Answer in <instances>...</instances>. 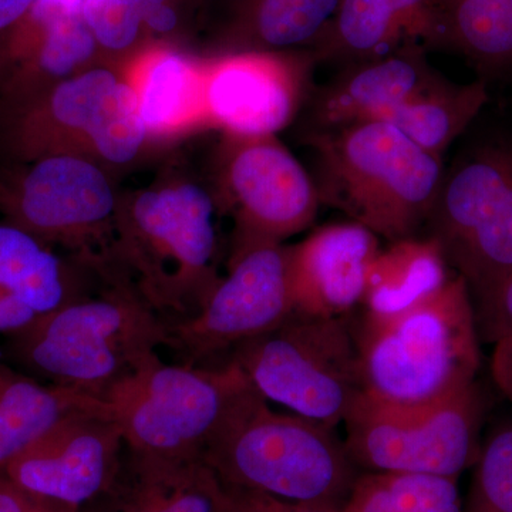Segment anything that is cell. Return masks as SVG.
I'll return each instance as SVG.
<instances>
[{"instance_id":"obj_1","label":"cell","mask_w":512,"mask_h":512,"mask_svg":"<svg viewBox=\"0 0 512 512\" xmlns=\"http://www.w3.org/2000/svg\"><path fill=\"white\" fill-rule=\"evenodd\" d=\"M353 332L365 393L380 402L426 406L476 383L480 335L463 276L400 311H366Z\"/></svg>"},{"instance_id":"obj_2","label":"cell","mask_w":512,"mask_h":512,"mask_svg":"<svg viewBox=\"0 0 512 512\" xmlns=\"http://www.w3.org/2000/svg\"><path fill=\"white\" fill-rule=\"evenodd\" d=\"M214 197L194 183L120 202L107 276L127 282L167 322L197 315L220 284Z\"/></svg>"},{"instance_id":"obj_3","label":"cell","mask_w":512,"mask_h":512,"mask_svg":"<svg viewBox=\"0 0 512 512\" xmlns=\"http://www.w3.org/2000/svg\"><path fill=\"white\" fill-rule=\"evenodd\" d=\"M3 336L10 365L40 382L99 397L146 357L168 345V322L133 286L104 282Z\"/></svg>"},{"instance_id":"obj_4","label":"cell","mask_w":512,"mask_h":512,"mask_svg":"<svg viewBox=\"0 0 512 512\" xmlns=\"http://www.w3.org/2000/svg\"><path fill=\"white\" fill-rule=\"evenodd\" d=\"M202 461L225 487L336 510L360 474L335 429L275 412L254 386L222 420Z\"/></svg>"},{"instance_id":"obj_5","label":"cell","mask_w":512,"mask_h":512,"mask_svg":"<svg viewBox=\"0 0 512 512\" xmlns=\"http://www.w3.org/2000/svg\"><path fill=\"white\" fill-rule=\"evenodd\" d=\"M320 204L390 242L416 237L429 221L444 170L441 157L382 120L311 134Z\"/></svg>"},{"instance_id":"obj_6","label":"cell","mask_w":512,"mask_h":512,"mask_svg":"<svg viewBox=\"0 0 512 512\" xmlns=\"http://www.w3.org/2000/svg\"><path fill=\"white\" fill-rule=\"evenodd\" d=\"M252 384L234 362L170 365L158 353L111 384L99 399L119 424L128 450L164 460L202 453Z\"/></svg>"},{"instance_id":"obj_7","label":"cell","mask_w":512,"mask_h":512,"mask_svg":"<svg viewBox=\"0 0 512 512\" xmlns=\"http://www.w3.org/2000/svg\"><path fill=\"white\" fill-rule=\"evenodd\" d=\"M148 140L124 73L87 67L26 99L0 101V146L22 161L73 153L76 143L110 164H127Z\"/></svg>"},{"instance_id":"obj_8","label":"cell","mask_w":512,"mask_h":512,"mask_svg":"<svg viewBox=\"0 0 512 512\" xmlns=\"http://www.w3.org/2000/svg\"><path fill=\"white\" fill-rule=\"evenodd\" d=\"M231 352V362L264 399L332 429L365 393L355 332L343 318L293 312Z\"/></svg>"},{"instance_id":"obj_9","label":"cell","mask_w":512,"mask_h":512,"mask_svg":"<svg viewBox=\"0 0 512 512\" xmlns=\"http://www.w3.org/2000/svg\"><path fill=\"white\" fill-rule=\"evenodd\" d=\"M483 413L476 383L426 406H396L363 393L343 421V443L357 470L457 480L480 454Z\"/></svg>"},{"instance_id":"obj_10","label":"cell","mask_w":512,"mask_h":512,"mask_svg":"<svg viewBox=\"0 0 512 512\" xmlns=\"http://www.w3.org/2000/svg\"><path fill=\"white\" fill-rule=\"evenodd\" d=\"M0 180L6 224L43 244H60L103 275L109 266L120 201L106 173L90 158L57 153L29 161Z\"/></svg>"},{"instance_id":"obj_11","label":"cell","mask_w":512,"mask_h":512,"mask_svg":"<svg viewBox=\"0 0 512 512\" xmlns=\"http://www.w3.org/2000/svg\"><path fill=\"white\" fill-rule=\"evenodd\" d=\"M429 238L476 302L512 271V143L474 148L444 173Z\"/></svg>"},{"instance_id":"obj_12","label":"cell","mask_w":512,"mask_h":512,"mask_svg":"<svg viewBox=\"0 0 512 512\" xmlns=\"http://www.w3.org/2000/svg\"><path fill=\"white\" fill-rule=\"evenodd\" d=\"M218 180V202L235 222L231 258L305 231L322 205L311 175L275 136H227Z\"/></svg>"},{"instance_id":"obj_13","label":"cell","mask_w":512,"mask_h":512,"mask_svg":"<svg viewBox=\"0 0 512 512\" xmlns=\"http://www.w3.org/2000/svg\"><path fill=\"white\" fill-rule=\"evenodd\" d=\"M293 313L289 247L264 244L229 258L221 278L197 315L168 322V345L184 365H198L265 335Z\"/></svg>"},{"instance_id":"obj_14","label":"cell","mask_w":512,"mask_h":512,"mask_svg":"<svg viewBox=\"0 0 512 512\" xmlns=\"http://www.w3.org/2000/svg\"><path fill=\"white\" fill-rule=\"evenodd\" d=\"M124 451L119 424L92 397L64 414L3 474L36 497L84 512L110 490Z\"/></svg>"},{"instance_id":"obj_15","label":"cell","mask_w":512,"mask_h":512,"mask_svg":"<svg viewBox=\"0 0 512 512\" xmlns=\"http://www.w3.org/2000/svg\"><path fill=\"white\" fill-rule=\"evenodd\" d=\"M316 63L309 49L238 50L205 60L208 124L227 136H275L311 97Z\"/></svg>"},{"instance_id":"obj_16","label":"cell","mask_w":512,"mask_h":512,"mask_svg":"<svg viewBox=\"0 0 512 512\" xmlns=\"http://www.w3.org/2000/svg\"><path fill=\"white\" fill-rule=\"evenodd\" d=\"M379 251V237L355 221L325 225L289 247L293 312L343 318L363 303Z\"/></svg>"},{"instance_id":"obj_17","label":"cell","mask_w":512,"mask_h":512,"mask_svg":"<svg viewBox=\"0 0 512 512\" xmlns=\"http://www.w3.org/2000/svg\"><path fill=\"white\" fill-rule=\"evenodd\" d=\"M342 67L345 69L335 79L309 97L312 133L373 119L440 77L427 62L426 47L417 42Z\"/></svg>"},{"instance_id":"obj_18","label":"cell","mask_w":512,"mask_h":512,"mask_svg":"<svg viewBox=\"0 0 512 512\" xmlns=\"http://www.w3.org/2000/svg\"><path fill=\"white\" fill-rule=\"evenodd\" d=\"M84 512H232V503L204 461L164 460L126 447L110 490Z\"/></svg>"},{"instance_id":"obj_19","label":"cell","mask_w":512,"mask_h":512,"mask_svg":"<svg viewBox=\"0 0 512 512\" xmlns=\"http://www.w3.org/2000/svg\"><path fill=\"white\" fill-rule=\"evenodd\" d=\"M437 0H340L311 52L318 63L346 66L387 55L406 43L426 47Z\"/></svg>"},{"instance_id":"obj_20","label":"cell","mask_w":512,"mask_h":512,"mask_svg":"<svg viewBox=\"0 0 512 512\" xmlns=\"http://www.w3.org/2000/svg\"><path fill=\"white\" fill-rule=\"evenodd\" d=\"M123 73L136 93L148 138L181 136L207 126L205 62L153 45L134 56Z\"/></svg>"},{"instance_id":"obj_21","label":"cell","mask_w":512,"mask_h":512,"mask_svg":"<svg viewBox=\"0 0 512 512\" xmlns=\"http://www.w3.org/2000/svg\"><path fill=\"white\" fill-rule=\"evenodd\" d=\"M487 100L484 80L457 84L440 76L416 96L380 111L370 120L392 124L416 146L443 157L451 143L473 123Z\"/></svg>"},{"instance_id":"obj_22","label":"cell","mask_w":512,"mask_h":512,"mask_svg":"<svg viewBox=\"0 0 512 512\" xmlns=\"http://www.w3.org/2000/svg\"><path fill=\"white\" fill-rule=\"evenodd\" d=\"M427 47L460 53L485 72L512 67V0H437Z\"/></svg>"},{"instance_id":"obj_23","label":"cell","mask_w":512,"mask_h":512,"mask_svg":"<svg viewBox=\"0 0 512 512\" xmlns=\"http://www.w3.org/2000/svg\"><path fill=\"white\" fill-rule=\"evenodd\" d=\"M90 399L40 382L0 359V473L64 414Z\"/></svg>"},{"instance_id":"obj_24","label":"cell","mask_w":512,"mask_h":512,"mask_svg":"<svg viewBox=\"0 0 512 512\" xmlns=\"http://www.w3.org/2000/svg\"><path fill=\"white\" fill-rule=\"evenodd\" d=\"M340 0H237L229 33L235 50L311 49Z\"/></svg>"},{"instance_id":"obj_25","label":"cell","mask_w":512,"mask_h":512,"mask_svg":"<svg viewBox=\"0 0 512 512\" xmlns=\"http://www.w3.org/2000/svg\"><path fill=\"white\" fill-rule=\"evenodd\" d=\"M443 252L434 239L417 237L380 249L370 265L363 305L367 312L400 311L439 289L451 278Z\"/></svg>"},{"instance_id":"obj_26","label":"cell","mask_w":512,"mask_h":512,"mask_svg":"<svg viewBox=\"0 0 512 512\" xmlns=\"http://www.w3.org/2000/svg\"><path fill=\"white\" fill-rule=\"evenodd\" d=\"M0 288L36 315L83 298L63 261L28 232L0 225Z\"/></svg>"},{"instance_id":"obj_27","label":"cell","mask_w":512,"mask_h":512,"mask_svg":"<svg viewBox=\"0 0 512 512\" xmlns=\"http://www.w3.org/2000/svg\"><path fill=\"white\" fill-rule=\"evenodd\" d=\"M343 512H463L456 478L409 473L357 476Z\"/></svg>"},{"instance_id":"obj_28","label":"cell","mask_w":512,"mask_h":512,"mask_svg":"<svg viewBox=\"0 0 512 512\" xmlns=\"http://www.w3.org/2000/svg\"><path fill=\"white\" fill-rule=\"evenodd\" d=\"M463 512H512V424L481 447Z\"/></svg>"},{"instance_id":"obj_29","label":"cell","mask_w":512,"mask_h":512,"mask_svg":"<svg viewBox=\"0 0 512 512\" xmlns=\"http://www.w3.org/2000/svg\"><path fill=\"white\" fill-rule=\"evenodd\" d=\"M80 12L99 49L130 50L144 32V20L133 0H82Z\"/></svg>"},{"instance_id":"obj_30","label":"cell","mask_w":512,"mask_h":512,"mask_svg":"<svg viewBox=\"0 0 512 512\" xmlns=\"http://www.w3.org/2000/svg\"><path fill=\"white\" fill-rule=\"evenodd\" d=\"M478 335L484 342L495 343L512 333V271L490 292L474 302Z\"/></svg>"},{"instance_id":"obj_31","label":"cell","mask_w":512,"mask_h":512,"mask_svg":"<svg viewBox=\"0 0 512 512\" xmlns=\"http://www.w3.org/2000/svg\"><path fill=\"white\" fill-rule=\"evenodd\" d=\"M227 490L231 497L232 512H343L336 508L288 503L269 495L238 490V488L227 487Z\"/></svg>"},{"instance_id":"obj_32","label":"cell","mask_w":512,"mask_h":512,"mask_svg":"<svg viewBox=\"0 0 512 512\" xmlns=\"http://www.w3.org/2000/svg\"><path fill=\"white\" fill-rule=\"evenodd\" d=\"M36 313L13 293L0 288V336L9 335L28 325Z\"/></svg>"},{"instance_id":"obj_33","label":"cell","mask_w":512,"mask_h":512,"mask_svg":"<svg viewBox=\"0 0 512 512\" xmlns=\"http://www.w3.org/2000/svg\"><path fill=\"white\" fill-rule=\"evenodd\" d=\"M45 500L22 490L0 473V512H43Z\"/></svg>"},{"instance_id":"obj_34","label":"cell","mask_w":512,"mask_h":512,"mask_svg":"<svg viewBox=\"0 0 512 512\" xmlns=\"http://www.w3.org/2000/svg\"><path fill=\"white\" fill-rule=\"evenodd\" d=\"M491 375L501 393L512 402V333L494 343Z\"/></svg>"},{"instance_id":"obj_35","label":"cell","mask_w":512,"mask_h":512,"mask_svg":"<svg viewBox=\"0 0 512 512\" xmlns=\"http://www.w3.org/2000/svg\"><path fill=\"white\" fill-rule=\"evenodd\" d=\"M37 0H0V36L28 16Z\"/></svg>"},{"instance_id":"obj_36","label":"cell","mask_w":512,"mask_h":512,"mask_svg":"<svg viewBox=\"0 0 512 512\" xmlns=\"http://www.w3.org/2000/svg\"><path fill=\"white\" fill-rule=\"evenodd\" d=\"M133 2L140 9L144 22H146L148 16L153 15L157 10L163 9L165 6H171L170 0H133Z\"/></svg>"}]
</instances>
